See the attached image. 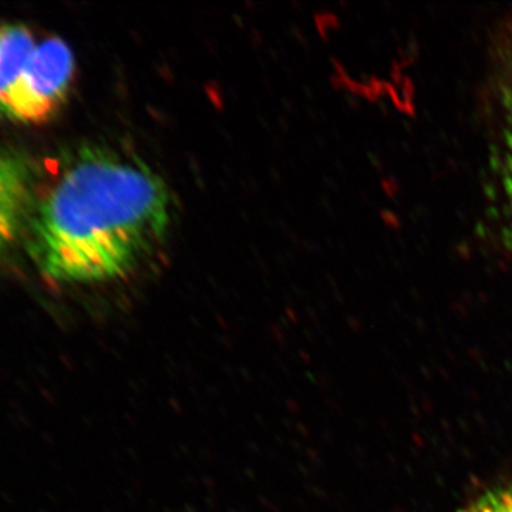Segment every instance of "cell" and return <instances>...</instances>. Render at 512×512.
Here are the masks:
<instances>
[{"instance_id":"6da1fadb","label":"cell","mask_w":512,"mask_h":512,"mask_svg":"<svg viewBox=\"0 0 512 512\" xmlns=\"http://www.w3.org/2000/svg\"><path fill=\"white\" fill-rule=\"evenodd\" d=\"M170 224V191L156 171L114 148L83 147L39 188L26 249L53 281H113L158 251Z\"/></svg>"},{"instance_id":"7a4b0ae2","label":"cell","mask_w":512,"mask_h":512,"mask_svg":"<svg viewBox=\"0 0 512 512\" xmlns=\"http://www.w3.org/2000/svg\"><path fill=\"white\" fill-rule=\"evenodd\" d=\"M72 49L60 37L0 23V117L43 124L62 110L74 77Z\"/></svg>"},{"instance_id":"3957f363","label":"cell","mask_w":512,"mask_h":512,"mask_svg":"<svg viewBox=\"0 0 512 512\" xmlns=\"http://www.w3.org/2000/svg\"><path fill=\"white\" fill-rule=\"evenodd\" d=\"M39 188L35 164L18 151L0 148V258L25 239Z\"/></svg>"},{"instance_id":"277c9868","label":"cell","mask_w":512,"mask_h":512,"mask_svg":"<svg viewBox=\"0 0 512 512\" xmlns=\"http://www.w3.org/2000/svg\"><path fill=\"white\" fill-rule=\"evenodd\" d=\"M464 512H512V485L488 491Z\"/></svg>"},{"instance_id":"5b68a950","label":"cell","mask_w":512,"mask_h":512,"mask_svg":"<svg viewBox=\"0 0 512 512\" xmlns=\"http://www.w3.org/2000/svg\"><path fill=\"white\" fill-rule=\"evenodd\" d=\"M507 173H508V177H507L508 197H510L511 210H512V154L510 157V163H508Z\"/></svg>"},{"instance_id":"8992f818","label":"cell","mask_w":512,"mask_h":512,"mask_svg":"<svg viewBox=\"0 0 512 512\" xmlns=\"http://www.w3.org/2000/svg\"><path fill=\"white\" fill-rule=\"evenodd\" d=\"M510 96H511L510 104H511V107H512V80H511V87H510Z\"/></svg>"},{"instance_id":"52a82bcc","label":"cell","mask_w":512,"mask_h":512,"mask_svg":"<svg viewBox=\"0 0 512 512\" xmlns=\"http://www.w3.org/2000/svg\"><path fill=\"white\" fill-rule=\"evenodd\" d=\"M461 512H464V511H461Z\"/></svg>"}]
</instances>
